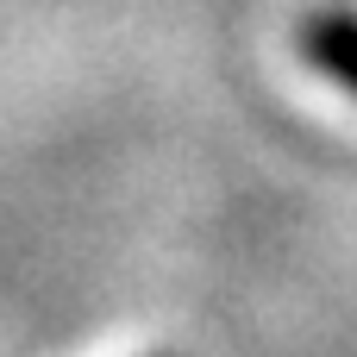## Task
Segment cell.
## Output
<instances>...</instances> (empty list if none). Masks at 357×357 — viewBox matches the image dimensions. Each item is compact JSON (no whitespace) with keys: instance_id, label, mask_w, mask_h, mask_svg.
Returning a JSON list of instances; mask_svg holds the SVG:
<instances>
[{"instance_id":"6da1fadb","label":"cell","mask_w":357,"mask_h":357,"mask_svg":"<svg viewBox=\"0 0 357 357\" xmlns=\"http://www.w3.org/2000/svg\"><path fill=\"white\" fill-rule=\"evenodd\" d=\"M307 69H320L326 82H339L345 94L357 100V13L351 6H314L295 31Z\"/></svg>"}]
</instances>
